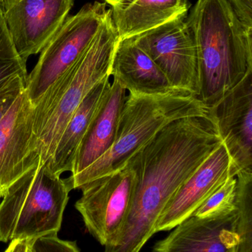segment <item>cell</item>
<instances>
[{
  "label": "cell",
  "mask_w": 252,
  "mask_h": 252,
  "mask_svg": "<svg viewBox=\"0 0 252 252\" xmlns=\"http://www.w3.org/2000/svg\"><path fill=\"white\" fill-rule=\"evenodd\" d=\"M214 111L173 121L129 160L136 186L125 221L104 252H140L180 187L223 142Z\"/></svg>",
  "instance_id": "cell-1"
},
{
  "label": "cell",
  "mask_w": 252,
  "mask_h": 252,
  "mask_svg": "<svg viewBox=\"0 0 252 252\" xmlns=\"http://www.w3.org/2000/svg\"><path fill=\"white\" fill-rule=\"evenodd\" d=\"M186 22L196 48L198 97L213 109L252 74V31L227 0H198Z\"/></svg>",
  "instance_id": "cell-2"
},
{
  "label": "cell",
  "mask_w": 252,
  "mask_h": 252,
  "mask_svg": "<svg viewBox=\"0 0 252 252\" xmlns=\"http://www.w3.org/2000/svg\"><path fill=\"white\" fill-rule=\"evenodd\" d=\"M118 41L108 9L103 24L85 52L33 104V129L43 162L47 164L53 158L65 126L86 96L99 83L111 76Z\"/></svg>",
  "instance_id": "cell-3"
},
{
  "label": "cell",
  "mask_w": 252,
  "mask_h": 252,
  "mask_svg": "<svg viewBox=\"0 0 252 252\" xmlns=\"http://www.w3.org/2000/svg\"><path fill=\"white\" fill-rule=\"evenodd\" d=\"M210 112L198 96L181 89L155 94L129 93L113 145L87 168L67 179L71 189H80L92 181L122 169L142 147L173 121Z\"/></svg>",
  "instance_id": "cell-4"
},
{
  "label": "cell",
  "mask_w": 252,
  "mask_h": 252,
  "mask_svg": "<svg viewBox=\"0 0 252 252\" xmlns=\"http://www.w3.org/2000/svg\"><path fill=\"white\" fill-rule=\"evenodd\" d=\"M71 190L68 179L53 174L41 160L0 203V242L58 235Z\"/></svg>",
  "instance_id": "cell-5"
},
{
  "label": "cell",
  "mask_w": 252,
  "mask_h": 252,
  "mask_svg": "<svg viewBox=\"0 0 252 252\" xmlns=\"http://www.w3.org/2000/svg\"><path fill=\"white\" fill-rule=\"evenodd\" d=\"M107 6L99 1L87 3L68 16L44 46L27 79L25 90L32 104L85 52L106 18Z\"/></svg>",
  "instance_id": "cell-6"
},
{
  "label": "cell",
  "mask_w": 252,
  "mask_h": 252,
  "mask_svg": "<svg viewBox=\"0 0 252 252\" xmlns=\"http://www.w3.org/2000/svg\"><path fill=\"white\" fill-rule=\"evenodd\" d=\"M131 164L83 185L75 204L90 235L102 246L110 244L121 230L128 214L136 186Z\"/></svg>",
  "instance_id": "cell-7"
},
{
  "label": "cell",
  "mask_w": 252,
  "mask_h": 252,
  "mask_svg": "<svg viewBox=\"0 0 252 252\" xmlns=\"http://www.w3.org/2000/svg\"><path fill=\"white\" fill-rule=\"evenodd\" d=\"M186 18H178L131 38L164 72L172 87L198 97V60Z\"/></svg>",
  "instance_id": "cell-8"
},
{
  "label": "cell",
  "mask_w": 252,
  "mask_h": 252,
  "mask_svg": "<svg viewBox=\"0 0 252 252\" xmlns=\"http://www.w3.org/2000/svg\"><path fill=\"white\" fill-rule=\"evenodd\" d=\"M74 0H0V11L18 54H38L62 26Z\"/></svg>",
  "instance_id": "cell-9"
},
{
  "label": "cell",
  "mask_w": 252,
  "mask_h": 252,
  "mask_svg": "<svg viewBox=\"0 0 252 252\" xmlns=\"http://www.w3.org/2000/svg\"><path fill=\"white\" fill-rule=\"evenodd\" d=\"M33 126L34 106L25 89L0 123V199L41 160Z\"/></svg>",
  "instance_id": "cell-10"
},
{
  "label": "cell",
  "mask_w": 252,
  "mask_h": 252,
  "mask_svg": "<svg viewBox=\"0 0 252 252\" xmlns=\"http://www.w3.org/2000/svg\"><path fill=\"white\" fill-rule=\"evenodd\" d=\"M230 176L236 173L223 142L169 201L155 224V233L171 230L192 216Z\"/></svg>",
  "instance_id": "cell-11"
},
{
  "label": "cell",
  "mask_w": 252,
  "mask_h": 252,
  "mask_svg": "<svg viewBox=\"0 0 252 252\" xmlns=\"http://www.w3.org/2000/svg\"><path fill=\"white\" fill-rule=\"evenodd\" d=\"M238 209L207 218L190 217L174 228L152 252H235Z\"/></svg>",
  "instance_id": "cell-12"
},
{
  "label": "cell",
  "mask_w": 252,
  "mask_h": 252,
  "mask_svg": "<svg viewBox=\"0 0 252 252\" xmlns=\"http://www.w3.org/2000/svg\"><path fill=\"white\" fill-rule=\"evenodd\" d=\"M212 110L236 175L252 170V74Z\"/></svg>",
  "instance_id": "cell-13"
},
{
  "label": "cell",
  "mask_w": 252,
  "mask_h": 252,
  "mask_svg": "<svg viewBox=\"0 0 252 252\" xmlns=\"http://www.w3.org/2000/svg\"><path fill=\"white\" fill-rule=\"evenodd\" d=\"M119 40L131 38L178 18H186L188 0H105Z\"/></svg>",
  "instance_id": "cell-14"
},
{
  "label": "cell",
  "mask_w": 252,
  "mask_h": 252,
  "mask_svg": "<svg viewBox=\"0 0 252 252\" xmlns=\"http://www.w3.org/2000/svg\"><path fill=\"white\" fill-rule=\"evenodd\" d=\"M110 75L129 93L161 94L175 89L164 72L132 38L118 41Z\"/></svg>",
  "instance_id": "cell-15"
},
{
  "label": "cell",
  "mask_w": 252,
  "mask_h": 252,
  "mask_svg": "<svg viewBox=\"0 0 252 252\" xmlns=\"http://www.w3.org/2000/svg\"><path fill=\"white\" fill-rule=\"evenodd\" d=\"M126 97L127 90L113 79L106 99L78 147L71 175L82 171L110 149Z\"/></svg>",
  "instance_id": "cell-16"
},
{
  "label": "cell",
  "mask_w": 252,
  "mask_h": 252,
  "mask_svg": "<svg viewBox=\"0 0 252 252\" xmlns=\"http://www.w3.org/2000/svg\"><path fill=\"white\" fill-rule=\"evenodd\" d=\"M109 78H105L88 93L65 126L53 158L46 164L53 174L61 176L65 172L72 171L78 147L110 90Z\"/></svg>",
  "instance_id": "cell-17"
},
{
  "label": "cell",
  "mask_w": 252,
  "mask_h": 252,
  "mask_svg": "<svg viewBox=\"0 0 252 252\" xmlns=\"http://www.w3.org/2000/svg\"><path fill=\"white\" fill-rule=\"evenodd\" d=\"M238 245L235 252H252V170L236 175Z\"/></svg>",
  "instance_id": "cell-18"
},
{
  "label": "cell",
  "mask_w": 252,
  "mask_h": 252,
  "mask_svg": "<svg viewBox=\"0 0 252 252\" xmlns=\"http://www.w3.org/2000/svg\"><path fill=\"white\" fill-rule=\"evenodd\" d=\"M27 62L18 54L0 11V88L10 79H28Z\"/></svg>",
  "instance_id": "cell-19"
},
{
  "label": "cell",
  "mask_w": 252,
  "mask_h": 252,
  "mask_svg": "<svg viewBox=\"0 0 252 252\" xmlns=\"http://www.w3.org/2000/svg\"><path fill=\"white\" fill-rule=\"evenodd\" d=\"M237 184L236 176H229L226 182L195 210L192 216L207 218L236 210Z\"/></svg>",
  "instance_id": "cell-20"
},
{
  "label": "cell",
  "mask_w": 252,
  "mask_h": 252,
  "mask_svg": "<svg viewBox=\"0 0 252 252\" xmlns=\"http://www.w3.org/2000/svg\"><path fill=\"white\" fill-rule=\"evenodd\" d=\"M31 252H80L75 241L60 239L58 235L30 241Z\"/></svg>",
  "instance_id": "cell-21"
},
{
  "label": "cell",
  "mask_w": 252,
  "mask_h": 252,
  "mask_svg": "<svg viewBox=\"0 0 252 252\" xmlns=\"http://www.w3.org/2000/svg\"><path fill=\"white\" fill-rule=\"evenodd\" d=\"M27 80L16 76L0 88V123L26 87Z\"/></svg>",
  "instance_id": "cell-22"
},
{
  "label": "cell",
  "mask_w": 252,
  "mask_h": 252,
  "mask_svg": "<svg viewBox=\"0 0 252 252\" xmlns=\"http://www.w3.org/2000/svg\"><path fill=\"white\" fill-rule=\"evenodd\" d=\"M240 22L252 31V0H227Z\"/></svg>",
  "instance_id": "cell-23"
},
{
  "label": "cell",
  "mask_w": 252,
  "mask_h": 252,
  "mask_svg": "<svg viewBox=\"0 0 252 252\" xmlns=\"http://www.w3.org/2000/svg\"><path fill=\"white\" fill-rule=\"evenodd\" d=\"M31 244L29 240H14L10 241L8 247L4 252H29Z\"/></svg>",
  "instance_id": "cell-24"
},
{
  "label": "cell",
  "mask_w": 252,
  "mask_h": 252,
  "mask_svg": "<svg viewBox=\"0 0 252 252\" xmlns=\"http://www.w3.org/2000/svg\"><path fill=\"white\" fill-rule=\"evenodd\" d=\"M31 252V250H30V252Z\"/></svg>",
  "instance_id": "cell-25"
}]
</instances>
